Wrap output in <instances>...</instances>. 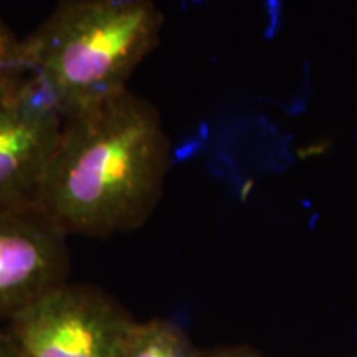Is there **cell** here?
<instances>
[{"instance_id": "obj_3", "label": "cell", "mask_w": 357, "mask_h": 357, "mask_svg": "<svg viewBox=\"0 0 357 357\" xmlns=\"http://www.w3.org/2000/svg\"><path fill=\"white\" fill-rule=\"evenodd\" d=\"M136 319L91 284L42 294L6 324L19 357H121Z\"/></svg>"}, {"instance_id": "obj_8", "label": "cell", "mask_w": 357, "mask_h": 357, "mask_svg": "<svg viewBox=\"0 0 357 357\" xmlns=\"http://www.w3.org/2000/svg\"><path fill=\"white\" fill-rule=\"evenodd\" d=\"M200 357H266L248 346H225L211 351H202Z\"/></svg>"}, {"instance_id": "obj_2", "label": "cell", "mask_w": 357, "mask_h": 357, "mask_svg": "<svg viewBox=\"0 0 357 357\" xmlns=\"http://www.w3.org/2000/svg\"><path fill=\"white\" fill-rule=\"evenodd\" d=\"M162 26L153 0H58L22 38L20 68L66 118L128 89Z\"/></svg>"}, {"instance_id": "obj_10", "label": "cell", "mask_w": 357, "mask_h": 357, "mask_svg": "<svg viewBox=\"0 0 357 357\" xmlns=\"http://www.w3.org/2000/svg\"><path fill=\"white\" fill-rule=\"evenodd\" d=\"M356 357H357V356H356Z\"/></svg>"}, {"instance_id": "obj_9", "label": "cell", "mask_w": 357, "mask_h": 357, "mask_svg": "<svg viewBox=\"0 0 357 357\" xmlns=\"http://www.w3.org/2000/svg\"><path fill=\"white\" fill-rule=\"evenodd\" d=\"M0 357H19L7 329H0Z\"/></svg>"}, {"instance_id": "obj_5", "label": "cell", "mask_w": 357, "mask_h": 357, "mask_svg": "<svg viewBox=\"0 0 357 357\" xmlns=\"http://www.w3.org/2000/svg\"><path fill=\"white\" fill-rule=\"evenodd\" d=\"M63 121L32 75L0 79V204L35 199Z\"/></svg>"}, {"instance_id": "obj_1", "label": "cell", "mask_w": 357, "mask_h": 357, "mask_svg": "<svg viewBox=\"0 0 357 357\" xmlns=\"http://www.w3.org/2000/svg\"><path fill=\"white\" fill-rule=\"evenodd\" d=\"M171 141L159 111L129 89L66 116L35 202L66 236H109L149 220Z\"/></svg>"}, {"instance_id": "obj_4", "label": "cell", "mask_w": 357, "mask_h": 357, "mask_svg": "<svg viewBox=\"0 0 357 357\" xmlns=\"http://www.w3.org/2000/svg\"><path fill=\"white\" fill-rule=\"evenodd\" d=\"M66 238L35 200L0 204V323L68 281Z\"/></svg>"}, {"instance_id": "obj_7", "label": "cell", "mask_w": 357, "mask_h": 357, "mask_svg": "<svg viewBox=\"0 0 357 357\" xmlns=\"http://www.w3.org/2000/svg\"><path fill=\"white\" fill-rule=\"evenodd\" d=\"M22 38L0 17V79L20 68Z\"/></svg>"}, {"instance_id": "obj_6", "label": "cell", "mask_w": 357, "mask_h": 357, "mask_svg": "<svg viewBox=\"0 0 357 357\" xmlns=\"http://www.w3.org/2000/svg\"><path fill=\"white\" fill-rule=\"evenodd\" d=\"M181 326L169 319H149L134 324L121 357H200Z\"/></svg>"}]
</instances>
